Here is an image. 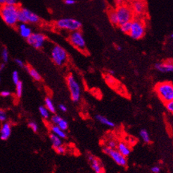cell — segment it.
<instances>
[{"instance_id":"obj_1","label":"cell","mask_w":173,"mask_h":173,"mask_svg":"<svg viewBox=\"0 0 173 173\" xmlns=\"http://www.w3.org/2000/svg\"><path fill=\"white\" fill-rule=\"evenodd\" d=\"M20 6L18 5L3 4L0 6V16L6 25L15 27L18 23V13Z\"/></svg>"},{"instance_id":"obj_2","label":"cell","mask_w":173,"mask_h":173,"mask_svg":"<svg viewBox=\"0 0 173 173\" xmlns=\"http://www.w3.org/2000/svg\"><path fill=\"white\" fill-rule=\"evenodd\" d=\"M156 92L163 103L173 100V84L169 81L158 83L155 87Z\"/></svg>"},{"instance_id":"obj_3","label":"cell","mask_w":173,"mask_h":173,"mask_svg":"<svg viewBox=\"0 0 173 173\" xmlns=\"http://www.w3.org/2000/svg\"><path fill=\"white\" fill-rule=\"evenodd\" d=\"M55 26L60 30H67L73 32L75 30H80L83 24L80 21L73 18H63L56 21Z\"/></svg>"},{"instance_id":"obj_4","label":"cell","mask_w":173,"mask_h":173,"mask_svg":"<svg viewBox=\"0 0 173 173\" xmlns=\"http://www.w3.org/2000/svg\"><path fill=\"white\" fill-rule=\"evenodd\" d=\"M66 81L71 93V100L74 103L79 102L81 97V88L78 80L73 74H69L66 78Z\"/></svg>"},{"instance_id":"obj_5","label":"cell","mask_w":173,"mask_h":173,"mask_svg":"<svg viewBox=\"0 0 173 173\" xmlns=\"http://www.w3.org/2000/svg\"><path fill=\"white\" fill-rule=\"evenodd\" d=\"M115 11H116L117 18H118L119 25L133 20L134 15L130 6L122 3L117 5Z\"/></svg>"},{"instance_id":"obj_6","label":"cell","mask_w":173,"mask_h":173,"mask_svg":"<svg viewBox=\"0 0 173 173\" xmlns=\"http://www.w3.org/2000/svg\"><path fill=\"white\" fill-rule=\"evenodd\" d=\"M145 33L146 26L144 21L139 18H133L128 35L134 40H139L144 37Z\"/></svg>"},{"instance_id":"obj_7","label":"cell","mask_w":173,"mask_h":173,"mask_svg":"<svg viewBox=\"0 0 173 173\" xmlns=\"http://www.w3.org/2000/svg\"><path fill=\"white\" fill-rule=\"evenodd\" d=\"M41 19L37 14L28 9L20 7L18 13V23L37 24L40 23Z\"/></svg>"},{"instance_id":"obj_8","label":"cell","mask_w":173,"mask_h":173,"mask_svg":"<svg viewBox=\"0 0 173 173\" xmlns=\"http://www.w3.org/2000/svg\"><path fill=\"white\" fill-rule=\"evenodd\" d=\"M52 61L58 66H62L68 60V54L66 50L60 45H54L51 50Z\"/></svg>"},{"instance_id":"obj_9","label":"cell","mask_w":173,"mask_h":173,"mask_svg":"<svg viewBox=\"0 0 173 173\" xmlns=\"http://www.w3.org/2000/svg\"><path fill=\"white\" fill-rule=\"evenodd\" d=\"M68 40L71 45L80 51H86V42L80 30L71 32L68 36Z\"/></svg>"},{"instance_id":"obj_10","label":"cell","mask_w":173,"mask_h":173,"mask_svg":"<svg viewBox=\"0 0 173 173\" xmlns=\"http://www.w3.org/2000/svg\"><path fill=\"white\" fill-rule=\"evenodd\" d=\"M103 151L106 154L109 155L117 165L122 167H125L127 165V161L126 157L122 155L117 149H112L106 146L103 148Z\"/></svg>"},{"instance_id":"obj_11","label":"cell","mask_w":173,"mask_h":173,"mask_svg":"<svg viewBox=\"0 0 173 173\" xmlns=\"http://www.w3.org/2000/svg\"><path fill=\"white\" fill-rule=\"evenodd\" d=\"M28 43L35 49H40L44 45L47 38L44 34L40 33H33L27 38Z\"/></svg>"},{"instance_id":"obj_12","label":"cell","mask_w":173,"mask_h":173,"mask_svg":"<svg viewBox=\"0 0 173 173\" xmlns=\"http://www.w3.org/2000/svg\"><path fill=\"white\" fill-rule=\"evenodd\" d=\"M134 16H141L146 11V4L145 0H134L130 6Z\"/></svg>"},{"instance_id":"obj_13","label":"cell","mask_w":173,"mask_h":173,"mask_svg":"<svg viewBox=\"0 0 173 173\" xmlns=\"http://www.w3.org/2000/svg\"><path fill=\"white\" fill-rule=\"evenodd\" d=\"M155 69L162 73H173V62H158L155 64Z\"/></svg>"},{"instance_id":"obj_14","label":"cell","mask_w":173,"mask_h":173,"mask_svg":"<svg viewBox=\"0 0 173 173\" xmlns=\"http://www.w3.org/2000/svg\"><path fill=\"white\" fill-rule=\"evenodd\" d=\"M89 162L90 163L91 167L94 170V172L96 173H101L104 172V168H103V165L101 161L97 158L94 157L92 155H88L87 156Z\"/></svg>"},{"instance_id":"obj_15","label":"cell","mask_w":173,"mask_h":173,"mask_svg":"<svg viewBox=\"0 0 173 173\" xmlns=\"http://www.w3.org/2000/svg\"><path fill=\"white\" fill-rule=\"evenodd\" d=\"M17 26V29L18 30L19 33H20L21 36L23 38H27L32 34V29H31L30 26H28V23H19Z\"/></svg>"},{"instance_id":"obj_16","label":"cell","mask_w":173,"mask_h":173,"mask_svg":"<svg viewBox=\"0 0 173 173\" xmlns=\"http://www.w3.org/2000/svg\"><path fill=\"white\" fill-rule=\"evenodd\" d=\"M11 134V126L8 122H4L0 129V138L2 140L6 141L10 137Z\"/></svg>"},{"instance_id":"obj_17","label":"cell","mask_w":173,"mask_h":173,"mask_svg":"<svg viewBox=\"0 0 173 173\" xmlns=\"http://www.w3.org/2000/svg\"><path fill=\"white\" fill-rule=\"evenodd\" d=\"M116 149L125 157H127L131 153V149L129 146L124 141H120L117 143Z\"/></svg>"},{"instance_id":"obj_18","label":"cell","mask_w":173,"mask_h":173,"mask_svg":"<svg viewBox=\"0 0 173 173\" xmlns=\"http://www.w3.org/2000/svg\"><path fill=\"white\" fill-rule=\"evenodd\" d=\"M95 118L98 122H99L100 123H102V124H104V125H106V126L111 127V128H113V127H115V126L114 122L110 121V120L108 119L107 117L103 116V115H96Z\"/></svg>"},{"instance_id":"obj_19","label":"cell","mask_w":173,"mask_h":173,"mask_svg":"<svg viewBox=\"0 0 173 173\" xmlns=\"http://www.w3.org/2000/svg\"><path fill=\"white\" fill-rule=\"evenodd\" d=\"M51 131H52V133L56 134V135L59 136V137L62 139H66L67 137V134L66 133V131L63 130V129H61L59 126L55 125V124H54V125H52L51 127Z\"/></svg>"},{"instance_id":"obj_20","label":"cell","mask_w":173,"mask_h":173,"mask_svg":"<svg viewBox=\"0 0 173 173\" xmlns=\"http://www.w3.org/2000/svg\"><path fill=\"white\" fill-rule=\"evenodd\" d=\"M108 17H109V21L112 25L113 26L119 25L118 18H117V16L115 9H110V10L108 11Z\"/></svg>"},{"instance_id":"obj_21","label":"cell","mask_w":173,"mask_h":173,"mask_svg":"<svg viewBox=\"0 0 173 173\" xmlns=\"http://www.w3.org/2000/svg\"><path fill=\"white\" fill-rule=\"evenodd\" d=\"M24 68H25V70L28 71V73L30 74V76L33 79H34V80L37 81H41L42 77H41L40 74H39V72H38L37 70H35V69L31 68V67L28 66H24Z\"/></svg>"},{"instance_id":"obj_22","label":"cell","mask_w":173,"mask_h":173,"mask_svg":"<svg viewBox=\"0 0 173 173\" xmlns=\"http://www.w3.org/2000/svg\"><path fill=\"white\" fill-rule=\"evenodd\" d=\"M49 139H50V141H51L52 144V146L53 148H56L57 147H59V146H61L62 143V139H61L59 137V136H58L56 134L52 133L51 134L49 135Z\"/></svg>"},{"instance_id":"obj_23","label":"cell","mask_w":173,"mask_h":173,"mask_svg":"<svg viewBox=\"0 0 173 173\" xmlns=\"http://www.w3.org/2000/svg\"><path fill=\"white\" fill-rule=\"evenodd\" d=\"M44 104L45 107H46L49 111L51 112V113H55L56 112V107H55V105L53 103L52 100L49 97H47L44 100Z\"/></svg>"},{"instance_id":"obj_24","label":"cell","mask_w":173,"mask_h":173,"mask_svg":"<svg viewBox=\"0 0 173 173\" xmlns=\"http://www.w3.org/2000/svg\"><path fill=\"white\" fill-rule=\"evenodd\" d=\"M131 24L132 21H128V22L122 23L121 25H119L120 29H121L122 33H125V34H129L131 29Z\"/></svg>"},{"instance_id":"obj_25","label":"cell","mask_w":173,"mask_h":173,"mask_svg":"<svg viewBox=\"0 0 173 173\" xmlns=\"http://www.w3.org/2000/svg\"><path fill=\"white\" fill-rule=\"evenodd\" d=\"M39 112L41 115V116H42L44 119H47L49 118L50 112L45 106H40L39 107Z\"/></svg>"},{"instance_id":"obj_26","label":"cell","mask_w":173,"mask_h":173,"mask_svg":"<svg viewBox=\"0 0 173 173\" xmlns=\"http://www.w3.org/2000/svg\"><path fill=\"white\" fill-rule=\"evenodd\" d=\"M139 134H140V136L142 140L144 142L146 143H148L151 142V139L149 136V134H148V131L146 130V129H141L139 132Z\"/></svg>"},{"instance_id":"obj_27","label":"cell","mask_w":173,"mask_h":173,"mask_svg":"<svg viewBox=\"0 0 173 173\" xmlns=\"http://www.w3.org/2000/svg\"><path fill=\"white\" fill-rule=\"evenodd\" d=\"M23 83L20 81L16 84V95L18 98H21L23 94Z\"/></svg>"},{"instance_id":"obj_28","label":"cell","mask_w":173,"mask_h":173,"mask_svg":"<svg viewBox=\"0 0 173 173\" xmlns=\"http://www.w3.org/2000/svg\"><path fill=\"white\" fill-rule=\"evenodd\" d=\"M57 126H59L61 129H63L64 131H66L68 128V123L66 119L61 118V120L59 122V123L56 124Z\"/></svg>"},{"instance_id":"obj_29","label":"cell","mask_w":173,"mask_h":173,"mask_svg":"<svg viewBox=\"0 0 173 173\" xmlns=\"http://www.w3.org/2000/svg\"><path fill=\"white\" fill-rule=\"evenodd\" d=\"M2 59H3L4 63H6V62H8L9 55L8 50H7L6 48H4L3 50H2Z\"/></svg>"},{"instance_id":"obj_30","label":"cell","mask_w":173,"mask_h":173,"mask_svg":"<svg viewBox=\"0 0 173 173\" xmlns=\"http://www.w3.org/2000/svg\"><path fill=\"white\" fill-rule=\"evenodd\" d=\"M11 78H12V81L13 82L16 84L17 83H18L20 81V78H19V74L17 71H13V73H12L11 75Z\"/></svg>"},{"instance_id":"obj_31","label":"cell","mask_w":173,"mask_h":173,"mask_svg":"<svg viewBox=\"0 0 173 173\" xmlns=\"http://www.w3.org/2000/svg\"><path fill=\"white\" fill-rule=\"evenodd\" d=\"M117 145V142L116 141L113 140V139H110L107 142V146H109V148H112V149H116Z\"/></svg>"},{"instance_id":"obj_32","label":"cell","mask_w":173,"mask_h":173,"mask_svg":"<svg viewBox=\"0 0 173 173\" xmlns=\"http://www.w3.org/2000/svg\"><path fill=\"white\" fill-rule=\"evenodd\" d=\"M7 119V114L4 110L0 109V122H4Z\"/></svg>"},{"instance_id":"obj_33","label":"cell","mask_w":173,"mask_h":173,"mask_svg":"<svg viewBox=\"0 0 173 173\" xmlns=\"http://www.w3.org/2000/svg\"><path fill=\"white\" fill-rule=\"evenodd\" d=\"M28 127L32 129L34 132H37L38 131V125L35 122H30L28 123Z\"/></svg>"},{"instance_id":"obj_34","label":"cell","mask_w":173,"mask_h":173,"mask_svg":"<svg viewBox=\"0 0 173 173\" xmlns=\"http://www.w3.org/2000/svg\"><path fill=\"white\" fill-rule=\"evenodd\" d=\"M61 118H62V117L59 116V115H53V116L52 117L51 122H52L53 124H55V125H56V124L59 123V122L60 121V120H61Z\"/></svg>"},{"instance_id":"obj_35","label":"cell","mask_w":173,"mask_h":173,"mask_svg":"<svg viewBox=\"0 0 173 173\" xmlns=\"http://www.w3.org/2000/svg\"><path fill=\"white\" fill-rule=\"evenodd\" d=\"M165 107H166L168 111L173 114V100H172L171 101L165 103Z\"/></svg>"},{"instance_id":"obj_36","label":"cell","mask_w":173,"mask_h":173,"mask_svg":"<svg viewBox=\"0 0 173 173\" xmlns=\"http://www.w3.org/2000/svg\"><path fill=\"white\" fill-rule=\"evenodd\" d=\"M55 150H56V151L59 154H64V153H66V148H65L63 145L59 146V147L55 148Z\"/></svg>"},{"instance_id":"obj_37","label":"cell","mask_w":173,"mask_h":173,"mask_svg":"<svg viewBox=\"0 0 173 173\" xmlns=\"http://www.w3.org/2000/svg\"><path fill=\"white\" fill-rule=\"evenodd\" d=\"M0 95L3 98H8L11 95V92L9 91H2V92L0 93Z\"/></svg>"},{"instance_id":"obj_38","label":"cell","mask_w":173,"mask_h":173,"mask_svg":"<svg viewBox=\"0 0 173 173\" xmlns=\"http://www.w3.org/2000/svg\"><path fill=\"white\" fill-rule=\"evenodd\" d=\"M15 62H16V64H17L18 66L21 67V68H24V66H25L24 62L22 61V60L20 59H15Z\"/></svg>"},{"instance_id":"obj_39","label":"cell","mask_w":173,"mask_h":173,"mask_svg":"<svg viewBox=\"0 0 173 173\" xmlns=\"http://www.w3.org/2000/svg\"><path fill=\"white\" fill-rule=\"evenodd\" d=\"M64 3L65 4L68 6H71V5H74V4H76V1L75 0H64Z\"/></svg>"},{"instance_id":"obj_40","label":"cell","mask_w":173,"mask_h":173,"mask_svg":"<svg viewBox=\"0 0 173 173\" xmlns=\"http://www.w3.org/2000/svg\"><path fill=\"white\" fill-rule=\"evenodd\" d=\"M6 4L9 5H18V2L17 0H6Z\"/></svg>"},{"instance_id":"obj_41","label":"cell","mask_w":173,"mask_h":173,"mask_svg":"<svg viewBox=\"0 0 173 173\" xmlns=\"http://www.w3.org/2000/svg\"><path fill=\"white\" fill-rule=\"evenodd\" d=\"M151 170L153 173H159L160 172V168L158 166H154L151 167Z\"/></svg>"},{"instance_id":"obj_42","label":"cell","mask_w":173,"mask_h":173,"mask_svg":"<svg viewBox=\"0 0 173 173\" xmlns=\"http://www.w3.org/2000/svg\"><path fill=\"white\" fill-rule=\"evenodd\" d=\"M59 108L61 112H66L67 110H68V109H67V107L63 104H60L59 105Z\"/></svg>"},{"instance_id":"obj_43","label":"cell","mask_w":173,"mask_h":173,"mask_svg":"<svg viewBox=\"0 0 173 173\" xmlns=\"http://www.w3.org/2000/svg\"><path fill=\"white\" fill-rule=\"evenodd\" d=\"M115 2V3H116L117 5H119V4H121L124 2L125 0H114Z\"/></svg>"},{"instance_id":"obj_44","label":"cell","mask_w":173,"mask_h":173,"mask_svg":"<svg viewBox=\"0 0 173 173\" xmlns=\"http://www.w3.org/2000/svg\"><path fill=\"white\" fill-rule=\"evenodd\" d=\"M5 67H6V65L4 63L0 64V71H3L4 69H5Z\"/></svg>"},{"instance_id":"obj_45","label":"cell","mask_w":173,"mask_h":173,"mask_svg":"<svg viewBox=\"0 0 173 173\" xmlns=\"http://www.w3.org/2000/svg\"><path fill=\"white\" fill-rule=\"evenodd\" d=\"M115 49H116L117 51H121L122 50V47L120 46V45H116V47H115Z\"/></svg>"},{"instance_id":"obj_46","label":"cell","mask_w":173,"mask_h":173,"mask_svg":"<svg viewBox=\"0 0 173 173\" xmlns=\"http://www.w3.org/2000/svg\"><path fill=\"white\" fill-rule=\"evenodd\" d=\"M6 2V0H0V6L3 5V4H5Z\"/></svg>"},{"instance_id":"obj_47","label":"cell","mask_w":173,"mask_h":173,"mask_svg":"<svg viewBox=\"0 0 173 173\" xmlns=\"http://www.w3.org/2000/svg\"><path fill=\"white\" fill-rule=\"evenodd\" d=\"M109 74H110V75L113 76V75H114L115 72H114L113 71V70H109Z\"/></svg>"},{"instance_id":"obj_48","label":"cell","mask_w":173,"mask_h":173,"mask_svg":"<svg viewBox=\"0 0 173 173\" xmlns=\"http://www.w3.org/2000/svg\"><path fill=\"white\" fill-rule=\"evenodd\" d=\"M171 38H173V33H172V34H171Z\"/></svg>"},{"instance_id":"obj_49","label":"cell","mask_w":173,"mask_h":173,"mask_svg":"<svg viewBox=\"0 0 173 173\" xmlns=\"http://www.w3.org/2000/svg\"><path fill=\"white\" fill-rule=\"evenodd\" d=\"M0 81H1V76H0Z\"/></svg>"}]
</instances>
